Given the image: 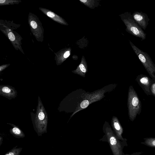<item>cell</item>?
<instances>
[{"label": "cell", "instance_id": "cell-1", "mask_svg": "<svg viewBox=\"0 0 155 155\" xmlns=\"http://www.w3.org/2000/svg\"><path fill=\"white\" fill-rule=\"evenodd\" d=\"M128 107L129 119L133 121L142 110V103L133 86L129 87L128 95Z\"/></svg>", "mask_w": 155, "mask_h": 155}, {"label": "cell", "instance_id": "cell-2", "mask_svg": "<svg viewBox=\"0 0 155 155\" xmlns=\"http://www.w3.org/2000/svg\"><path fill=\"white\" fill-rule=\"evenodd\" d=\"M132 47L152 80L155 82V64L147 53L139 49L132 42Z\"/></svg>", "mask_w": 155, "mask_h": 155}, {"label": "cell", "instance_id": "cell-3", "mask_svg": "<svg viewBox=\"0 0 155 155\" xmlns=\"http://www.w3.org/2000/svg\"><path fill=\"white\" fill-rule=\"evenodd\" d=\"M105 92L104 90H100L91 94H83V100L80 104L79 103L71 117L76 113L85 109L91 104L100 100L104 97Z\"/></svg>", "mask_w": 155, "mask_h": 155}, {"label": "cell", "instance_id": "cell-4", "mask_svg": "<svg viewBox=\"0 0 155 155\" xmlns=\"http://www.w3.org/2000/svg\"><path fill=\"white\" fill-rule=\"evenodd\" d=\"M128 32L134 36L142 40L146 39V34L143 29L134 20L132 15L128 14L127 18L124 20Z\"/></svg>", "mask_w": 155, "mask_h": 155}, {"label": "cell", "instance_id": "cell-5", "mask_svg": "<svg viewBox=\"0 0 155 155\" xmlns=\"http://www.w3.org/2000/svg\"><path fill=\"white\" fill-rule=\"evenodd\" d=\"M104 127L108 142L114 155H122L121 147L107 122H105Z\"/></svg>", "mask_w": 155, "mask_h": 155}, {"label": "cell", "instance_id": "cell-6", "mask_svg": "<svg viewBox=\"0 0 155 155\" xmlns=\"http://www.w3.org/2000/svg\"><path fill=\"white\" fill-rule=\"evenodd\" d=\"M132 15L135 21L143 29L145 30L150 20L147 14L141 11H136Z\"/></svg>", "mask_w": 155, "mask_h": 155}, {"label": "cell", "instance_id": "cell-7", "mask_svg": "<svg viewBox=\"0 0 155 155\" xmlns=\"http://www.w3.org/2000/svg\"><path fill=\"white\" fill-rule=\"evenodd\" d=\"M136 80L147 95H151V88L153 80L146 75H141L137 77Z\"/></svg>", "mask_w": 155, "mask_h": 155}, {"label": "cell", "instance_id": "cell-8", "mask_svg": "<svg viewBox=\"0 0 155 155\" xmlns=\"http://www.w3.org/2000/svg\"><path fill=\"white\" fill-rule=\"evenodd\" d=\"M112 125L117 138L121 140H123L124 139L122 137L123 129L118 118L114 116L112 118Z\"/></svg>", "mask_w": 155, "mask_h": 155}, {"label": "cell", "instance_id": "cell-9", "mask_svg": "<svg viewBox=\"0 0 155 155\" xmlns=\"http://www.w3.org/2000/svg\"><path fill=\"white\" fill-rule=\"evenodd\" d=\"M10 132L14 137L20 138H23L25 135L20 129L16 126H14L10 130Z\"/></svg>", "mask_w": 155, "mask_h": 155}, {"label": "cell", "instance_id": "cell-10", "mask_svg": "<svg viewBox=\"0 0 155 155\" xmlns=\"http://www.w3.org/2000/svg\"><path fill=\"white\" fill-rule=\"evenodd\" d=\"M87 72L86 67L84 64H81L78 68L76 70L72 71V72L83 77H85Z\"/></svg>", "mask_w": 155, "mask_h": 155}, {"label": "cell", "instance_id": "cell-11", "mask_svg": "<svg viewBox=\"0 0 155 155\" xmlns=\"http://www.w3.org/2000/svg\"><path fill=\"white\" fill-rule=\"evenodd\" d=\"M144 142L141 143L151 147L155 148V137L146 138Z\"/></svg>", "mask_w": 155, "mask_h": 155}, {"label": "cell", "instance_id": "cell-12", "mask_svg": "<svg viewBox=\"0 0 155 155\" xmlns=\"http://www.w3.org/2000/svg\"><path fill=\"white\" fill-rule=\"evenodd\" d=\"M22 149L23 148H18V146H17L4 155H20Z\"/></svg>", "mask_w": 155, "mask_h": 155}, {"label": "cell", "instance_id": "cell-13", "mask_svg": "<svg viewBox=\"0 0 155 155\" xmlns=\"http://www.w3.org/2000/svg\"><path fill=\"white\" fill-rule=\"evenodd\" d=\"M151 94L154 97H155V83L152 84L151 88Z\"/></svg>", "mask_w": 155, "mask_h": 155}, {"label": "cell", "instance_id": "cell-14", "mask_svg": "<svg viewBox=\"0 0 155 155\" xmlns=\"http://www.w3.org/2000/svg\"><path fill=\"white\" fill-rule=\"evenodd\" d=\"M2 91L3 92L7 94L10 93L11 90L8 87L5 86L3 88Z\"/></svg>", "mask_w": 155, "mask_h": 155}, {"label": "cell", "instance_id": "cell-15", "mask_svg": "<svg viewBox=\"0 0 155 155\" xmlns=\"http://www.w3.org/2000/svg\"><path fill=\"white\" fill-rule=\"evenodd\" d=\"M45 117V116L44 113L42 112H40L38 115V118L40 121H43Z\"/></svg>", "mask_w": 155, "mask_h": 155}, {"label": "cell", "instance_id": "cell-16", "mask_svg": "<svg viewBox=\"0 0 155 155\" xmlns=\"http://www.w3.org/2000/svg\"><path fill=\"white\" fill-rule=\"evenodd\" d=\"M8 37L9 39L12 41L15 40V37L14 34L12 32L8 34Z\"/></svg>", "mask_w": 155, "mask_h": 155}, {"label": "cell", "instance_id": "cell-17", "mask_svg": "<svg viewBox=\"0 0 155 155\" xmlns=\"http://www.w3.org/2000/svg\"><path fill=\"white\" fill-rule=\"evenodd\" d=\"M31 25L32 27L34 29L37 28V23L33 21L31 22Z\"/></svg>", "mask_w": 155, "mask_h": 155}, {"label": "cell", "instance_id": "cell-18", "mask_svg": "<svg viewBox=\"0 0 155 155\" xmlns=\"http://www.w3.org/2000/svg\"><path fill=\"white\" fill-rule=\"evenodd\" d=\"M47 15L48 17L51 18H53L55 16V14L51 12H47Z\"/></svg>", "mask_w": 155, "mask_h": 155}, {"label": "cell", "instance_id": "cell-19", "mask_svg": "<svg viewBox=\"0 0 155 155\" xmlns=\"http://www.w3.org/2000/svg\"><path fill=\"white\" fill-rule=\"evenodd\" d=\"M70 55V53L69 51L66 52L64 55V57L65 58H68Z\"/></svg>", "mask_w": 155, "mask_h": 155}, {"label": "cell", "instance_id": "cell-20", "mask_svg": "<svg viewBox=\"0 0 155 155\" xmlns=\"http://www.w3.org/2000/svg\"><path fill=\"white\" fill-rule=\"evenodd\" d=\"M6 1H4V0H3V1H2V0H1V1H0V3L1 4H3Z\"/></svg>", "mask_w": 155, "mask_h": 155}, {"label": "cell", "instance_id": "cell-21", "mask_svg": "<svg viewBox=\"0 0 155 155\" xmlns=\"http://www.w3.org/2000/svg\"><path fill=\"white\" fill-rule=\"evenodd\" d=\"M80 1L82 2L83 3H86L87 2L86 0H80Z\"/></svg>", "mask_w": 155, "mask_h": 155}, {"label": "cell", "instance_id": "cell-22", "mask_svg": "<svg viewBox=\"0 0 155 155\" xmlns=\"http://www.w3.org/2000/svg\"><path fill=\"white\" fill-rule=\"evenodd\" d=\"M155 29V28H154Z\"/></svg>", "mask_w": 155, "mask_h": 155}]
</instances>
